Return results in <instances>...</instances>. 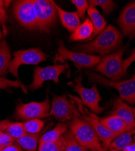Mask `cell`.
I'll use <instances>...</instances> for the list:
<instances>
[{
  "label": "cell",
  "instance_id": "1",
  "mask_svg": "<svg viewBox=\"0 0 135 151\" xmlns=\"http://www.w3.org/2000/svg\"><path fill=\"white\" fill-rule=\"evenodd\" d=\"M124 40V35L113 25L110 24L93 41L77 45L75 48L81 53L86 54L98 53L105 55L117 50L121 46Z\"/></svg>",
  "mask_w": 135,
  "mask_h": 151
},
{
  "label": "cell",
  "instance_id": "2",
  "mask_svg": "<svg viewBox=\"0 0 135 151\" xmlns=\"http://www.w3.org/2000/svg\"><path fill=\"white\" fill-rule=\"evenodd\" d=\"M67 124L75 140L81 146L92 151H105L96 133L87 122L77 118Z\"/></svg>",
  "mask_w": 135,
  "mask_h": 151
},
{
  "label": "cell",
  "instance_id": "3",
  "mask_svg": "<svg viewBox=\"0 0 135 151\" xmlns=\"http://www.w3.org/2000/svg\"><path fill=\"white\" fill-rule=\"evenodd\" d=\"M129 44L121 47L116 52L104 56L99 63L95 67L94 70L105 76L113 81H120L126 76V72L122 67V56Z\"/></svg>",
  "mask_w": 135,
  "mask_h": 151
},
{
  "label": "cell",
  "instance_id": "4",
  "mask_svg": "<svg viewBox=\"0 0 135 151\" xmlns=\"http://www.w3.org/2000/svg\"><path fill=\"white\" fill-rule=\"evenodd\" d=\"M89 83L98 84L104 86L112 87L118 91L119 98L130 105L135 103V76L127 81H113L107 79L103 76L90 71H85Z\"/></svg>",
  "mask_w": 135,
  "mask_h": 151
},
{
  "label": "cell",
  "instance_id": "5",
  "mask_svg": "<svg viewBox=\"0 0 135 151\" xmlns=\"http://www.w3.org/2000/svg\"><path fill=\"white\" fill-rule=\"evenodd\" d=\"M76 66L79 71V76L76 78L75 83L69 82L68 84L72 87L73 91L78 94L81 100L82 105L88 107L94 114H100L108 107H103L100 105V102L103 100V98L97 88L96 85H93L90 88H85L82 85L83 78L81 75V68Z\"/></svg>",
  "mask_w": 135,
  "mask_h": 151
},
{
  "label": "cell",
  "instance_id": "6",
  "mask_svg": "<svg viewBox=\"0 0 135 151\" xmlns=\"http://www.w3.org/2000/svg\"><path fill=\"white\" fill-rule=\"evenodd\" d=\"M52 95L53 99L49 115L63 123L70 122L81 117L77 106L67 99L66 94L58 96L52 93Z\"/></svg>",
  "mask_w": 135,
  "mask_h": 151
},
{
  "label": "cell",
  "instance_id": "7",
  "mask_svg": "<svg viewBox=\"0 0 135 151\" xmlns=\"http://www.w3.org/2000/svg\"><path fill=\"white\" fill-rule=\"evenodd\" d=\"M7 71L18 79V70L22 65H37L46 60L48 56L40 48H29L14 52Z\"/></svg>",
  "mask_w": 135,
  "mask_h": 151
},
{
  "label": "cell",
  "instance_id": "8",
  "mask_svg": "<svg viewBox=\"0 0 135 151\" xmlns=\"http://www.w3.org/2000/svg\"><path fill=\"white\" fill-rule=\"evenodd\" d=\"M58 48L57 54L54 58L55 62H64L66 60H69L80 68H93L99 63L101 59L100 56L71 52L66 47L63 40H58Z\"/></svg>",
  "mask_w": 135,
  "mask_h": 151
},
{
  "label": "cell",
  "instance_id": "9",
  "mask_svg": "<svg viewBox=\"0 0 135 151\" xmlns=\"http://www.w3.org/2000/svg\"><path fill=\"white\" fill-rule=\"evenodd\" d=\"M38 29L48 32L56 22L58 12L52 0H33Z\"/></svg>",
  "mask_w": 135,
  "mask_h": 151
},
{
  "label": "cell",
  "instance_id": "10",
  "mask_svg": "<svg viewBox=\"0 0 135 151\" xmlns=\"http://www.w3.org/2000/svg\"><path fill=\"white\" fill-rule=\"evenodd\" d=\"M69 68L67 64L49 65L45 67H36L34 69L33 82L27 86L28 89L35 91L41 88L43 86V83L47 81H52L55 84H58L59 82V76L66 73Z\"/></svg>",
  "mask_w": 135,
  "mask_h": 151
},
{
  "label": "cell",
  "instance_id": "11",
  "mask_svg": "<svg viewBox=\"0 0 135 151\" xmlns=\"http://www.w3.org/2000/svg\"><path fill=\"white\" fill-rule=\"evenodd\" d=\"M50 99L47 94L45 100L43 102L18 104L15 111V116L18 119L25 121L33 119L44 118L50 116Z\"/></svg>",
  "mask_w": 135,
  "mask_h": 151
},
{
  "label": "cell",
  "instance_id": "12",
  "mask_svg": "<svg viewBox=\"0 0 135 151\" xmlns=\"http://www.w3.org/2000/svg\"><path fill=\"white\" fill-rule=\"evenodd\" d=\"M13 14L18 22L25 29H38L33 0L15 1L13 4Z\"/></svg>",
  "mask_w": 135,
  "mask_h": 151
},
{
  "label": "cell",
  "instance_id": "13",
  "mask_svg": "<svg viewBox=\"0 0 135 151\" xmlns=\"http://www.w3.org/2000/svg\"><path fill=\"white\" fill-rule=\"evenodd\" d=\"M79 111L80 113H82L83 114V116L80 118L85 122H87L91 125V127L93 128L97 135L98 136L100 140L103 142V148L106 151L110 144L111 143V142L116 137L119 135L110 131L108 129H107L100 122V119L94 113L89 112L88 111V115H87L82 111L79 110Z\"/></svg>",
  "mask_w": 135,
  "mask_h": 151
},
{
  "label": "cell",
  "instance_id": "14",
  "mask_svg": "<svg viewBox=\"0 0 135 151\" xmlns=\"http://www.w3.org/2000/svg\"><path fill=\"white\" fill-rule=\"evenodd\" d=\"M122 35L131 39L135 32V2L129 3L121 12L117 20Z\"/></svg>",
  "mask_w": 135,
  "mask_h": 151
},
{
  "label": "cell",
  "instance_id": "15",
  "mask_svg": "<svg viewBox=\"0 0 135 151\" xmlns=\"http://www.w3.org/2000/svg\"><path fill=\"white\" fill-rule=\"evenodd\" d=\"M113 109L111 115H115L123 120L127 127L133 129L135 128V109L119 97H117L113 101Z\"/></svg>",
  "mask_w": 135,
  "mask_h": 151
},
{
  "label": "cell",
  "instance_id": "16",
  "mask_svg": "<svg viewBox=\"0 0 135 151\" xmlns=\"http://www.w3.org/2000/svg\"><path fill=\"white\" fill-rule=\"evenodd\" d=\"M52 2L57 10L61 22L63 27L66 28L70 33L74 32L81 24L79 17L77 12L66 11L59 7L53 1H52Z\"/></svg>",
  "mask_w": 135,
  "mask_h": 151
},
{
  "label": "cell",
  "instance_id": "17",
  "mask_svg": "<svg viewBox=\"0 0 135 151\" xmlns=\"http://www.w3.org/2000/svg\"><path fill=\"white\" fill-rule=\"evenodd\" d=\"M100 120L110 131L118 135L131 130L123 120L115 115H111L107 117L100 119Z\"/></svg>",
  "mask_w": 135,
  "mask_h": 151
},
{
  "label": "cell",
  "instance_id": "18",
  "mask_svg": "<svg viewBox=\"0 0 135 151\" xmlns=\"http://www.w3.org/2000/svg\"><path fill=\"white\" fill-rule=\"evenodd\" d=\"M87 12L93 27V34L89 40V41H92L96 36L99 35L104 30L107 24V21L95 7L89 6Z\"/></svg>",
  "mask_w": 135,
  "mask_h": 151
},
{
  "label": "cell",
  "instance_id": "19",
  "mask_svg": "<svg viewBox=\"0 0 135 151\" xmlns=\"http://www.w3.org/2000/svg\"><path fill=\"white\" fill-rule=\"evenodd\" d=\"M93 32V27L90 18H87L82 24L72 33L69 40L71 41H81L89 40Z\"/></svg>",
  "mask_w": 135,
  "mask_h": 151
},
{
  "label": "cell",
  "instance_id": "20",
  "mask_svg": "<svg viewBox=\"0 0 135 151\" xmlns=\"http://www.w3.org/2000/svg\"><path fill=\"white\" fill-rule=\"evenodd\" d=\"M0 130L14 138L15 140L26 134L22 123L11 122L8 119L0 122Z\"/></svg>",
  "mask_w": 135,
  "mask_h": 151
},
{
  "label": "cell",
  "instance_id": "21",
  "mask_svg": "<svg viewBox=\"0 0 135 151\" xmlns=\"http://www.w3.org/2000/svg\"><path fill=\"white\" fill-rule=\"evenodd\" d=\"M11 60V50L6 41L5 35L0 42V76L4 77L7 74L8 67Z\"/></svg>",
  "mask_w": 135,
  "mask_h": 151
},
{
  "label": "cell",
  "instance_id": "22",
  "mask_svg": "<svg viewBox=\"0 0 135 151\" xmlns=\"http://www.w3.org/2000/svg\"><path fill=\"white\" fill-rule=\"evenodd\" d=\"M41 135L26 133L15 140L14 143L27 151H36Z\"/></svg>",
  "mask_w": 135,
  "mask_h": 151
},
{
  "label": "cell",
  "instance_id": "23",
  "mask_svg": "<svg viewBox=\"0 0 135 151\" xmlns=\"http://www.w3.org/2000/svg\"><path fill=\"white\" fill-rule=\"evenodd\" d=\"M68 127L67 123L63 122L58 123L53 129L41 135L38 143L52 142L57 140L68 131Z\"/></svg>",
  "mask_w": 135,
  "mask_h": 151
},
{
  "label": "cell",
  "instance_id": "24",
  "mask_svg": "<svg viewBox=\"0 0 135 151\" xmlns=\"http://www.w3.org/2000/svg\"><path fill=\"white\" fill-rule=\"evenodd\" d=\"M134 132L135 129H133L129 131L120 134L110 144L107 150L115 149L119 151H122L127 146L132 143V135L134 134Z\"/></svg>",
  "mask_w": 135,
  "mask_h": 151
},
{
  "label": "cell",
  "instance_id": "25",
  "mask_svg": "<svg viewBox=\"0 0 135 151\" xmlns=\"http://www.w3.org/2000/svg\"><path fill=\"white\" fill-rule=\"evenodd\" d=\"M22 123L26 133L38 134L44 128L45 122L40 119H33L22 122Z\"/></svg>",
  "mask_w": 135,
  "mask_h": 151
},
{
  "label": "cell",
  "instance_id": "26",
  "mask_svg": "<svg viewBox=\"0 0 135 151\" xmlns=\"http://www.w3.org/2000/svg\"><path fill=\"white\" fill-rule=\"evenodd\" d=\"M66 143L63 136L52 142L39 143L38 151H65Z\"/></svg>",
  "mask_w": 135,
  "mask_h": 151
},
{
  "label": "cell",
  "instance_id": "27",
  "mask_svg": "<svg viewBox=\"0 0 135 151\" xmlns=\"http://www.w3.org/2000/svg\"><path fill=\"white\" fill-rule=\"evenodd\" d=\"M62 136L66 143L65 151H87L77 142L70 129Z\"/></svg>",
  "mask_w": 135,
  "mask_h": 151
},
{
  "label": "cell",
  "instance_id": "28",
  "mask_svg": "<svg viewBox=\"0 0 135 151\" xmlns=\"http://www.w3.org/2000/svg\"><path fill=\"white\" fill-rule=\"evenodd\" d=\"M87 2L89 6L95 7L100 6L105 15L112 13L116 6L115 3L112 0H89Z\"/></svg>",
  "mask_w": 135,
  "mask_h": 151
},
{
  "label": "cell",
  "instance_id": "29",
  "mask_svg": "<svg viewBox=\"0 0 135 151\" xmlns=\"http://www.w3.org/2000/svg\"><path fill=\"white\" fill-rule=\"evenodd\" d=\"M10 87L20 88L24 93L25 94L27 93V89L26 86L24 85L19 80L11 81L3 77H0V90H5Z\"/></svg>",
  "mask_w": 135,
  "mask_h": 151
},
{
  "label": "cell",
  "instance_id": "30",
  "mask_svg": "<svg viewBox=\"0 0 135 151\" xmlns=\"http://www.w3.org/2000/svg\"><path fill=\"white\" fill-rule=\"evenodd\" d=\"M71 2L74 4L77 9V13L81 18L84 19L85 18V14L87 12L88 8L89 7L87 1L86 0H71Z\"/></svg>",
  "mask_w": 135,
  "mask_h": 151
},
{
  "label": "cell",
  "instance_id": "31",
  "mask_svg": "<svg viewBox=\"0 0 135 151\" xmlns=\"http://www.w3.org/2000/svg\"><path fill=\"white\" fill-rule=\"evenodd\" d=\"M15 139L8 134L1 132L0 133V150L14 143Z\"/></svg>",
  "mask_w": 135,
  "mask_h": 151
},
{
  "label": "cell",
  "instance_id": "32",
  "mask_svg": "<svg viewBox=\"0 0 135 151\" xmlns=\"http://www.w3.org/2000/svg\"><path fill=\"white\" fill-rule=\"evenodd\" d=\"M7 15L5 9L4 1L0 0V24H4L7 22Z\"/></svg>",
  "mask_w": 135,
  "mask_h": 151
},
{
  "label": "cell",
  "instance_id": "33",
  "mask_svg": "<svg viewBox=\"0 0 135 151\" xmlns=\"http://www.w3.org/2000/svg\"><path fill=\"white\" fill-rule=\"evenodd\" d=\"M134 60H135V52H134V49H133L132 54L128 58H127L125 60H123L122 62V68H123V70L126 72H127V70L129 67L134 61Z\"/></svg>",
  "mask_w": 135,
  "mask_h": 151
},
{
  "label": "cell",
  "instance_id": "34",
  "mask_svg": "<svg viewBox=\"0 0 135 151\" xmlns=\"http://www.w3.org/2000/svg\"><path fill=\"white\" fill-rule=\"evenodd\" d=\"M0 151H24V150L19 146L12 144L11 145H9L4 147L1 150H0Z\"/></svg>",
  "mask_w": 135,
  "mask_h": 151
},
{
  "label": "cell",
  "instance_id": "35",
  "mask_svg": "<svg viewBox=\"0 0 135 151\" xmlns=\"http://www.w3.org/2000/svg\"><path fill=\"white\" fill-rule=\"evenodd\" d=\"M123 150H126L127 151H135V143L134 142L131 143L130 145L127 146Z\"/></svg>",
  "mask_w": 135,
  "mask_h": 151
},
{
  "label": "cell",
  "instance_id": "36",
  "mask_svg": "<svg viewBox=\"0 0 135 151\" xmlns=\"http://www.w3.org/2000/svg\"><path fill=\"white\" fill-rule=\"evenodd\" d=\"M11 1H4V6L5 7H8L9 6V5L11 3Z\"/></svg>",
  "mask_w": 135,
  "mask_h": 151
},
{
  "label": "cell",
  "instance_id": "37",
  "mask_svg": "<svg viewBox=\"0 0 135 151\" xmlns=\"http://www.w3.org/2000/svg\"><path fill=\"white\" fill-rule=\"evenodd\" d=\"M106 151H119V150H118L115 149H108V150H107Z\"/></svg>",
  "mask_w": 135,
  "mask_h": 151
},
{
  "label": "cell",
  "instance_id": "38",
  "mask_svg": "<svg viewBox=\"0 0 135 151\" xmlns=\"http://www.w3.org/2000/svg\"><path fill=\"white\" fill-rule=\"evenodd\" d=\"M2 37H3V33L1 31H0V40L2 39Z\"/></svg>",
  "mask_w": 135,
  "mask_h": 151
},
{
  "label": "cell",
  "instance_id": "39",
  "mask_svg": "<svg viewBox=\"0 0 135 151\" xmlns=\"http://www.w3.org/2000/svg\"><path fill=\"white\" fill-rule=\"evenodd\" d=\"M122 151H127V150H123Z\"/></svg>",
  "mask_w": 135,
  "mask_h": 151
},
{
  "label": "cell",
  "instance_id": "40",
  "mask_svg": "<svg viewBox=\"0 0 135 151\" xmlns=\"http://www.w3.org/2000/svg\"><path fill=\"white\" fill-rule=\"evenodd\" d=\"M1 130H0V133H1Z\"/></svg>",
  "mask_w": 135,
  "mask_h": 151
},
{
  "label": "cell",
  "instance_id": "41",
  "mask_svg": "<svg viewBox=\"0 0 135 151\" xmlns=\"http://www.w3.org/2000/svg\"><path fill=\"white\" fill-rule=\"evenodd\" d=\"M0 30H1V27H0Z\"/></svg>",
  "mask_w": 135,
  "mask_h": 151
}]
</instances>
